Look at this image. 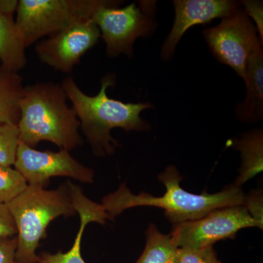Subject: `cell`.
<instances>
[{
  "instance_id": "obj_16",
  "label": "cell",
  "mask_w": 263,
  "mask_h": 263,
  "mask_svg": "<svg viewBox=\"0 0 263 263\" xmlns=\"http://www.w3.org/2000/svg\"><path fill=\"white\" fill-rule=\"evenodd\" d=\"M23 78L0 65V124L18 125L19 103L24 92Z\"/></svg>"
},
{
  "instance_id": "obj_13",
  "label": "cell",
  "mask_w": 263,
  "mask_h": 263,
  "mask_svg": "<svg viewBox=\"0 0 263 263\" xmlns=\"http://www.w3.org/2000/svg\"><path fill=\"white\" fill-rule=\"evenodd\" d=\"M243 81L247 95L235 109L237 119L243 123H257L263 117V51L259 46L247 62Z\"/></svg>"
},
{
  "instance_id": "obj_21",
  "label": "cell",
  "mask_w": 263,
  "mask_h": 263,
  "mask_svg": "<svg viewBox=\"0 0 263 263\" xmlns=\"http://www.w3.org/2000/svg\"><path fill=\"white\" fill-rule=\"evenodd\" d=\"M243 10L251 20L253 21L254 25L257 29L259 39L263 43V3L257 0H243L240 2Z\"/></svg>"
},
{
  "instance_id": "obj_17",
  "label": "cell",
  "mask_w": 263,
  "mask_h": 263,
  "mask_svg": "<svg viewBox=\"0 0 263 263\" xmlns=\"http://www.w3.org/2000/svg\"><path fill=\"white\" fill-rule=\"evenodd\" d=\"M146 243L141 257L135 263H179V247L171 235L161 233L154 224L146 232Z\"/></svg>"
},
{
  "instance_id": "obj_18",
  "label": "cell",
  "mask_w": 263,
  "mask_h": 263,
  "mask_svg": "<svg viewBox=\"0 0 263 263\" xmlns=\"http://www.w3.org/2000/svg\"><path fill=\"white\" fill-rule=\"evenodd\" d=\"M20 143L18 125L0 124V166L13 167Z\"/></svg>"
},
{
  "instance_id": "obj_23",
  "label": "cell",
  "mask_w": 263,
  "mask_h": 263,
  "mask_svg": "<svg viewBox=\"0 0 263 263\" xmlns=\"http://www.w3.org/2000/svg\"><path fill=\"white\" fill-rule=\"evenodd\" d=\"M17 235L13 216L6 204L0 203V238H10Z\"/></svg>"
},
{
  "instance_id": "obj_15",
  "label": "cell",
  "mask_w": 263,
  "mask_h": 263,
  "mask_svg": "<svg viewBox=\"0 0 263 263\" xmlns=\"http://www.w3.org/2000/svg\"><path fill=\"white\" fill-rule=\"evenodd\" d=\"M25 49L14 19L0 14V65L18 72L27 65Z\"/></svg>"
},
{
  "instance_id": "obj_5",
  "label": "cell",
  "mask_w": 263,
  "mask_h": 263,
  "mask_svg": "<svg viewBox=\"0 0 263 263\" xmlns=\"http://www.w3.org/2000/svg\"><path fill=\"white\" fill-rule=\"evenodd\" d=\"M111 0H19L15 24L26 48L79 21Z\"/></svg>"
},
{
  "instance_id": "obj_14",
  "label": "cell",
  "mask_w": 263,
  "mask_h": 263,
  "mask_svg": "<svg viewBox=\"0 0 263 263\" xmlns=\"http://www.w3.org/2000/svg\"><path fill=\"white\" fill-rule=\"evenodd\" d=\"M231 146L239 151L241 165L235 185H242L253 179L263 170V133L262 129H254L243 133L232 141Z\"/></svg>"
},
{
  "instance_id": "obj_20",
  "label": "cell",
  "mask_w": 263,
  "mask_h": 263,
  "mask_svg": "<svg viewBox=\"0 0 263 263\" xmlns=\"http://www.w3.org/2000/svg\"><path fill=\"white\" fill-rule=\"evenodd\" d=\"M179 263H221L214 247L201 249L179 248Z\"/></svg>"
},
{
  "instance_id": "obj_9",
  "label": "cell",
  "mask_w": 263,
  "mask_h": 263,
  "mask_svg": "<svg viewBox=\"0 0 263 263\" xmlns=\"http://www.w3.org/2000/svg\"><path fill=\"white\" fill-rule=\"evenodd\" d=\"M13 167L29 185L46 187L56 176L72 178L82 183L94 181L95 172L76 160L67 150L39 151L20 142Z\"/></svg>"
},
{
  "instance_id": "obj_6",
  "label": "cell",
  "mask_w": 263,
  "mask_h": 263,
  "mask_svg": "<svg viewBox=\"0 0 263 263\" xmlns=\"http://www.w3.org/2000/svg\"><path fill=\"white\" fill-rule=\"evenodd\" d=\"M121 3L112 1L102 6L91 18L98 26L110 58L122 53L133 57L135 41L150 37L157 27L155 2L140 1L139 6L132 3L119 8Z\"/></svg>"
},
{
  "instance_id": "obj_19",
  "label": "cell",
  "mask_w": 263,
  "mask_h": 263,
  "mask_svg": "<svg viewBox=\"0 0 263 263\" xmlns=\"http://www.w3.org/2000/svg\"><path fill=\"white\" fill-rule=\"evenodd\" d=\"M28 183L13 167L0 166V203L7 204L27 188Z\"/></svg>"
},
{
  "instance_id": "obj_1",
  "label": "cell",
  "mask_w": 263,
  "mask_h": 263,
  "mask_svg": "<svg viewBox=\"0 0 263 263\" xmlns=\"http://www.w3.org/2000/svg\"><path fill=\"white\" fill-rule=\"evenodd\" d=\"M115 83V74H107L102 78L100 91L95 96L85 94L72 76L66 77L61 85L72 104L83 133L98 157L112 155L119 146L110 135L114 128H122L126 132L152 129L149 123L141 117V113L153 108V105L150 103H124L109 98L107 90Z\"/></svg>"
},
{
  "instance_id": "obj_8",
  "label": "cell",
  "mask_w": 263,
  "mask_h": 263,
  "mask_svg": "<svg viewBox=\"0 0 263 263\" xmlns=\"http://www.w3.org/2000/svg\"><path fill=\"white\" fill-rule=\"evenodd\" d=\"M262 229L245 205L216 209L197 219L173 226L171 238L179 248L201 249L214 247L219 240L235 238L240 230L247 228Z\"/></svg>"
},
{
  "instance_id": "obj_2",
  "label": "cell",
  "mask_w": 263,
  "mask_h": 263,
  "mask_svg": "<svg viewBox=\"0 0 263 263\" xmlns=\"http://www.w3.org/2000/svg\"><path fill=\"white\" fill-rule=\"evenodd\" d=\"M158 179L166 189L162 196L155 197L146 193L134 195L125 183H122L114 193L104 197L101 204L112 220L124 211L133 208H160L164 209V215L173 226L197 220L221 208L245 205V192L235 184L229 185L214 194L206 192L200 195L189 193L181 187L180 183L183 176L174 165L166 167L159 175Z\"/></svg>"
},
{
  "instance_id": "obj_3",
  "label": "cell",
  "mask_w": 263,
  "mask_h": 263,
  "mask_svg": "<svg viewBox=\"0 0 263 263\" xmlns=\"http://www.w3.org/2000/svg\"><path fill=\"white\" fill-rule=\"evenodd\" d=\"M20 142L34 148L41 141L70 152L81 146L80 122L67 103L61 85L36 83L26 86L19 103Z\"/></svg>"
},
{
  "instance_id": "obj_12",
  "label": "cell",
  "mask_w": 263,
  "mask_h": 263,
  "mask_svg": "<svg viewBox=\"0 0 263 263\" xmlns=\"http://www.w3.org/2000/svg\"><path fill=\"white\" fill-rule=\"evenodd\" d=\"M69 191L72 205L80 216L81 221L80 228L76 234L73 245L65 253L41 252L37 255V263H86L81 255V240L86 226L91 222L105 224L107 220H112L103 205L88 198L79 186L69 183Z\"/></svg>"
},
{
  "instance_id": "obj_25",
  "label": "cell",
  "mask_w": 263,
  "mask_h": 263,
  "mask_svg": "<svg viewBox=\"0 0 263 263\" xmlns=\"http://www.w3.org/2000/svg\"><path fill=\"white\" fill-rule=\"evenodd\" d=\"M18 6V0H0V14L13 18Z\"/></svg>"
},
{
  "instance_id": "obj_7",
  "label": "cell",
  "mask_w": 263,
  "mask_h": 263,
  "mask_svg": "<svg viewBox=\"0 0 263 263\" xmlns=\"http://www.w3.org/2000/svg\"><path fill=\"white\" fill-rule=\"evenodd\" d=\"M202 33L216 60L229 66L243 79L249 58L263 44L243 8L240 7L221 19L220 24L204 29Z\"/></svg>"
},
{
  "instance_id": "obj_10",
  "label": "cell",
  "mask_w": 263,
  "mask_h": 263,
  "mask_svg": "<svg viewBox=\"0 0 263 263\" xmlns=\"http://www.w3.org/2000/svg\"><path fill=\"white\" fill-rule=\"evenodd\" d=\"M100 37L98 26L91 18L85 19L40 41L34 51L42 63L64 73H70Z\"/></svg>"
},
{
  "instance_id": "obj_24",
  "label": "cell",
  "mask_w": 263,
  "mask_h": 263,
  "mask_svg": "<svg viewBox=\"0 0 263 263\" xmlns=\"http://www.w3.org/2000/svg\"><path fill=\"white\" fill-rule=\"evenodd\" d=\"M16 236L0 238V263H18L15 259Z\"/></svg>"
},
{
  "instance_id": "obj_22",
  "label": "cell",
  "mask_w": 263,
  "mask_h": 263,
  "mask_svg": "<svg viewBox=\"0 0 263 263\" xmlns=\"http://www.w3.org/2000/svg\"><path fill=\"white\" fill-rule=\"evenodd\" d=\"M245 205L254 220L263 226L262 221V192L252 191L245 196Z\"/></svg>"
},
{
  "instance_id": "obj_4",
  "label": "cell",
  "mask_w": 263,
  "mask_h": 263,
  "mask_svg": "<svg viewBox=\"0 0 263 263\" xmlns=\"http://www.w3.org/2000/svg\"><path fill=\"white\" fill-rule=\"evenodd\" d=\"M6 205L16 227L18 263H37L36 251L47 236L50 223L59 216L76 214L67 183L52 190L28 184Z\"/></svg>"
},
{
  "instance_id": "obj_11",
  "label": "cell",
  "mask_w": 263,
  "mask_h": 263,
  "mask_svg": "<svg viewBox=\"0 0 263 263\" xmlns=\"http://www.w3.org/2000/svg\"><path fill=\"white\" fill-rule=\"evenodd\" d=\"M174 24L161 47L160 57L164 61L174 57L178 44L189 29L229 16L241 7V3L233 0H174Z\"/></svg>"
}]
</instances>
